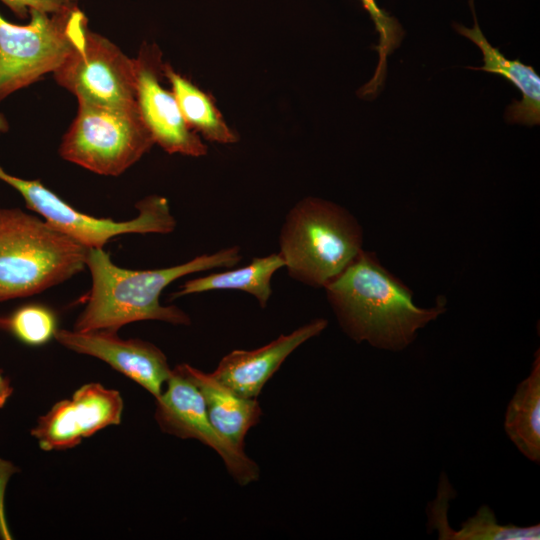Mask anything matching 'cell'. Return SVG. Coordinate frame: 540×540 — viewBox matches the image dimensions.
I'll use <instances>...</instances> for the list:
<instances>
[{"mask_svg":"<svg viewBox=\"0 0 540 540\" xmlns=\"http://www.w3.org/2000/svg\"><path fill=\"white\" fill-rule=\"evenodd\" d=\"M89 248L45 220L0 208V301L28 297L86 267Z\"/></svg>","mask_w":540,"mask_h":540,"instance_id":"277c9868","label":"cell"},{"mask_svg":"<svg viewBox=\"0 0 540 540\" xmlns=\"http://www.w3.org/2000/svg\"><path fill=\"white\" fill-rule=\"evenodd\" d=\"M472 3L473 0H470L474 16L473 27L467 28L459 24L454 26L461 35L474 42L482 51L484 64L473 69L498 74L521 92V100H514L506 111L509 122L528 126L538 125L540 123L539 75L532 66L518 59H507L498 48L488 42L476 21Z\"/></svg>","mask_w":540,"mask_h":540,"instance_id":"9a60e30c","label":"cell"},{"mask_svg":"<svg viewBox=\"0 0 540 540\" xmlns=\"http://www.w3.org/2000/svg\"><path fill=\"white\" fill-rule=\"evenodd\" d=\"M0 328L31 346L47 343L58 330L55 313L40 304L24 305L9 316L0 318Z\"/></svg>","mask_w":540,"mask_h":540,"instance_id":"ffe728a7","label":"cell"},{"mask_svg":"<svg viewBox=\"0 0 540 540\" xmlns=\"http://www.w3.org/2000/svg\"><path fill=\"white\" fill-rule=\"evenodd\" d=\"M324 289L351 339L393 352L407 348L420 329L446 311L442 297L434 307L416 305L412 290L364 249Z\"/></svg>","mask_w":540,"mask_h":540,"instance_id":"6da1fadb","label":"cell"},{"mask_svg":"<svg viewBox=\"0 0 540 540\" xmlns=\"http://www.w3.org/2000/svg\"><path fill=\"white\" fill-rule=\"evenodd\" d=\"M504 429L517 449L540 463V351L534 354L529 376L518 384L505 413Z\"/></svg>","mask_w":540,"mask_h":540,"instance_id":"2e32d148","label":"cell"},{"mask_svg":"<svg viewBox=\"0 0 540 540\" xmlns=\"http://www.w3.org/2000/svg\"><path fill=\"white\" fill-rule=\"evenodd\" d=\"M138 108L78 102L75 118L62 138L60 156L96 174L118 176L153 146Z\"/></svg>","mask_w":540,"mask_h":540,"instance_id":"8992f818","label":"cell"},{"mask_svg":"<svg viewBox=\"0 0 540 540\" xmlns=\"http://www.w3.org/2000/svg\"><path fill=\"white\" fill-rule=\"evenodd\" d=\"M278 242L288 275L307 286L324 288L363 249V230L344 207L309 196L288 211Z\"/></svg>","mask_w":540,"mask_h":540,"instance_id":"3957f363","label":"cell"},{"mask_svg":"<svg viewBox=\"0 0 540 540\" xmlns=\"http://www.w3.org/2000/svg\"><path fill=\"white\" fill-rule=\"evenodd\" d=\"M178 367L200 391L213 426L233 445L244 450L248 431L259 423L262 416L256 398L238 395L212 373H205L189 364Z\"/></svg>","mask_w":540,"mask_h":540,"instance_id":"5bb4252c","label":"cell"},{"mask_svg":"<svg viewBox=\"0 0 540 540\" xmlns=\"http://www.w3.org/2000/svg\"><path fill=\"white\" fill-rule=\"evenodd\" d=\"M5 128V120L0 115V132ZM0 180L16 189L30 210L87 248H103L110 239L121 234H167L176 227L168 200L162 196L152 195L142 199L136 204L138 215L134 219L118 222L79 212L40 181L13 176L1 166Z\"/></svg>","mask_w":540,"mask_h":540,"instance_id":"52a82bcc","label":"cell"},{"mask_svg":"<svg viewBox=\"0 0 540 540\" xmlns=\"http://www.w3.org/2000/svg\"><path fill=\"white\" fill-rule=\"evenodd\" d=\"M134 62L137 108L154 143L170 154L206 155L207 146L187 125L172 90L162 85L165 62L159 47L143 43Z\"/></svg>","mask_w":540,"mask_h":540,"instance_id":"30bf717a","label":"cell"},{"mask_svg":"<svg viewBox=\"0 0 540 540\" xmlns=\"http://www.w3.org/2000/svg\"><path fill=\"white\" fill-rule=\"evenodd\" d=\"M284 266L279 253L255 257L244 267L189 279L173 298L212 290H239L255 297L260 307L265 308L272 295V277Z\"/></svg>","mask_w":540,"mask_h":540,"instance_id":"e0dca14e","label":"cell"},{"mask_svg":"<svg viewBox=\"0 0 540 540\" xmlns=\"http://www.w3.org/2000/svg\"><path fill=\"white\" fill-rule=\"evenodd\" d=\"M163 72L176 97L184 120L195 133L207 141L220 144L238 141L237 135L227 125L214 98L209 93L175 71L169 63H164Z\"/></svg>","mask_w":540,"mask_h":540,"instance_id":"ac0fdd59","label":"cell"},{"mask_svg":"<svg viewBox=\"0 0 540 540\" xmlns=\"http://www.w3.org/2000/svg\"><path fill=\"white\" fill-rule=\"evenodd\" d=\"M327 325L326 319L317 318L257 349L233 350L220 360L212 375L238 395L256 398L286 358Z\"/></svg>","mask_w":540,"mask_h":540,"instance_id":"4fadbf2b","label":"cell"},{"mask_svg":"<svg viewBox=\"0 0 540 540\" xmlns=\"http://www.w3.org/2000/svg\"><path fill=\"white\" fill-rule=\"evenodd\" d=\"M359 1L369 13L379 38V43L376 47L379 61L375 74L361 90L363 95H369L376 92L382 84L385 78L387 56L399 45L403 31L399 22L382 10L377 5L376 0Z\"/></svg>","mask_w":540,"mask_h":540,"instance_id":"44dd1931","label":"cell"},{"mask_svg":"<svg viewBox=\"0 0 540 540\" xmlns=\"http://www.w3.org/2000/svg\"><path fill=\"white\" fill-rule=\"evenodd\" d=\"M241 259V249L234 245L167 268L130 270L115 265L102 248H89L86 267L90 271L92 285L86 306L73 330L117 332L126 324L143 320L189 325L190 317L182 309L160 304L162 291L183 276L215 268H231Z\"/></svg>","mask_w":540,"mask_h":540,"instance_id":"7a4b0ae2","label":"cell"},{"mask_svg":"<svg viewBox=\"0 0 540 540\" xmlns=\"http://www.w3.org/2000/svg\"><path fill=\"white\" fill-rule=\"evenodd\" d=\"M123 408V399L117 390L100 383H88L39 417L31 435L45 451L70 449L84 438L120 424Z\"/></svg>","mask_w":540,"mask_h":540,"instance_id":"8fae6325","label":"cell"},{"mask_svg":"<svg viewBox=\"0 0 540 540\" xmlns=\"http://www.w3.org/2000/svg\"><path fill=\"white\" fill-rule=\"evenodd\" d=\"M53 75L56 82L75 95L78 102L118 108L137 107L134 58L90 29L82 43Z\"/></svg>","mask_w":540,"mask_h":540,"instance_id":"ba28073f","label":"cell"},{"mask_svg":"<svg viewBox=\"0 0 540 540\" xmlns=\"http://www.w3.org/2000/svg\"><path fill=\"white\" fill-rule=\"evenodd\" d=\"M13 394L10 379L0 370V409L3 408Z\"/></svg>","mask_w":540,"mask_h":540,"instance_id":"603a6c76","label":"cell"},{"mask_svg":"<svg viewBox=\"0 0 540 540\" xmlns=\"http://www.w3.org/2000/svg\"><path fill=\"white\" fill-rule=\"evenodd\" d=\"M439 532V539L454 540H539L540 525L517 526L500 524L487 505L481 506L473 517L462 523L458 531L450 528L446 521L431 522Z\"/></svg>","mask_w":540,"mask_h":540,"instance_id":"d6986e66","label":"cell"},{"mask_svg":"<svg viewBox=\"0 0 540 540\" xmlns=\"http://www.w3.org/2000/svg\"><path fill=\"white\" fill-rule=\"evenodd\" d=\"M165 386L156 398L155 420L160 429L182 439H196L212 448L240 485L256 481L257 464L213 426L200 391L178 365L172 369Z\"/></svg>","mask_w":540,"mask_h":540,"instance_id":"9c48e42d","label":"cell"},{"mask_svg":"<svg viewBox=\"0 0 540 540\" xmlns=\"http://www.w3.org/2000/svg\"><path fill=\"white\" fill-rule=\"evenodd\" d=\"M29 17L18 25L0 14V101L54 73L89 29L78 6L54 13L30 9Z\"/></svg>","mask_w":540,"mask_h":540,"instance_id":"5b68a950","label":"cell"},{"mask_svg":"<svg viewBox=\"0 0 540 540\" xmlns=\"http://www.w3.org/2000/svg\"><path fill=\"white\" fill-rule=\"evenodd\" d=\"M54 338L67 349L98 358L130 378L155 399L162 393L172 369L165 354L140 339H121L108 330L58 329Z\"/></svg>","mask_w":540,"mask_h":540,"instance_id":"7c38bea8","label":"cell"},{"mask_svg":"<svg viewBox=\"0 0 540 540\" xmlns=\"http://www.w3.org/2000/svg\"><path fill=\"white\" fill-rule=\"evenodd\" d=\"M18 18L26 19L30 9L54 13L65 8L77 6L78 0H0Z\"/></svg>","mask_w":540,"mask_h":540,"instance_id":"7402d4cb","label":"cell"}]
</instances>
